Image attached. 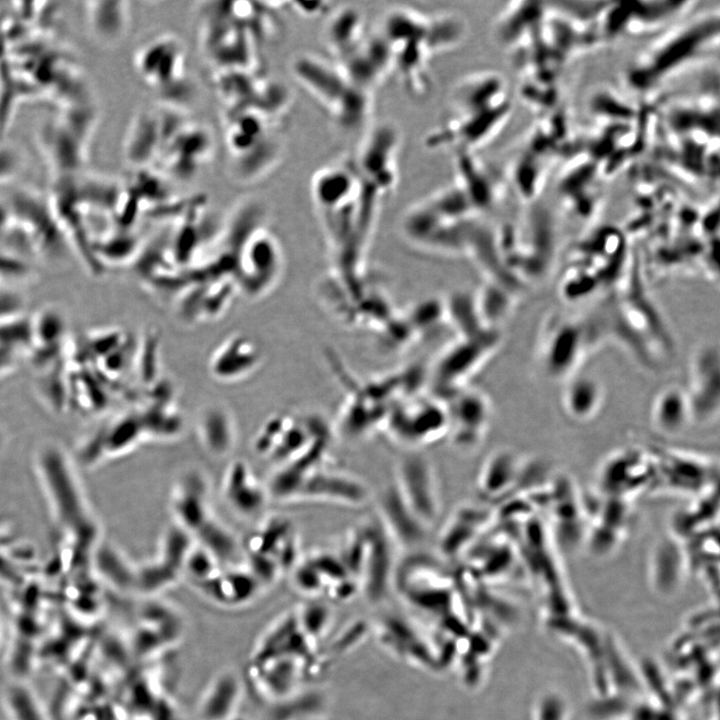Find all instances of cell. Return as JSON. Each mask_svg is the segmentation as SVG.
<instances>
[{
    "label": "cell",
    "instance_id": "cell-1",
    "mask_svg": "<svg viewBox=\"0 0 720 720\" xmlns=\"http://www.w3.org/2000/svg\"><path fill=\"white\" fill-rule=\"evenodd\" d=\"M380 33L392 55L393 74L408 94L423 97L432 86V61L463 42L467 25L452 13L394 7L385 15Z\"/></svg>",
    "mask_w": 720,
    "mask_h": 720
},
{
    "label": "cell",
    "instance_id": "cell-2",
    "mask_svg": "<svg viewBox=\"0 0 720 720\" xmlns=\"http://www.w3.org/2000/svg\"><path fill=\"white\" fill-rule=\"evenodd\" d=\"M33 469L54 524V539L94 554L101 529L75 457L60 443L45 440L33 453Z\"/></svg>",
    "mask_w": 720,
    "mask_h": 720
},
{
    "label": "cell",
    "instance_id": "cell-3",
    "mask_svg": "<svg viewBox=\"0 0 720 720\" xmlns=\"http://www.w3.org/2000/svg\"><path fill=\"white\" fill-rule=\"evenodd\" d=\"M290 71L342 130L357 132L370 126L374 92L353 81L334 61L300 53L292 58Z\"/></svg>",
    "mask_w": 720,
    "mask_h": 720
},
{
    "label": "cell",
    "instance_id": "cell-4",
    "mask_svg": "<svg viewBox=\"0 0 720 720\" xmlns=\"http://www.w3.org/2000/svg\"><path fill=\"white\" fill-rule=\"evenodd\" d=\"M185 49L176 36L163 34L145 43L135 55V66L144 81L178 107L193 94L185 75Z\"/></svg>",
    "mask_w": 720,
    "mask_h": 720
},
{
    "label": "cell",
    "instance_id": "cell-5",
    "mask_svg": "<svg viewBox=\"0 0 720 720\" xmlns=\"http://www.w3.org/2000/svg\"><path fill=\"white\" fill-rule=\"evenodd\" d=\"M394 486L417 518L430 529L441 512L437 476L431 462L421 455H406L396 466Z\"/></svg>",
    "mask_w": 720,
    "mask_h": 720
},
{
    "label": "cell",
    "instance_id": "cell-6",
    "mask_svg": "<svg viewBox=\"0 0 720 720\" xmlns=\"http://www.w3.org/2000/svg\"><path fill=\"white\" fill-rule=\"evenodd\" d=\"M239 258L242 289L252 297L268 292L277 283L282 253L276 237L260 226L246 236Z\"/></svg>",
    "mask_w": 720,
    "mask_h": 720
},
{
    "label": "cell",
    "instance_id": "cell-7",
    "mask_svg": "<svg viewBox=\"0 0 720 720\" xmlns=\"http://www.w3.org/2000/svg\"><path fill=\"white\" fill-rule=\"evenodd\" d=\"M379 514V523L395 546L414 548L426 539L429 528L403 501L394 484L382 492Z\"/></svg>",
    "mask_w": 720,
    "mask_h": 720
},
{
    "label": "cell",
    "instance_id": "cell-8",
    "mask_svg": "<svg viewBox=\"0 0 720 720\" xmlns=\"http://www.w3.org/2000/svg\"><path fill=\"white\" fill-rule=\"evenodd\" d=\"M261 359L262 353L254 340L244 335H235L215 350L209 369L215 379L234 382L253 373Z\"/></svg>",
    "mask_w": 720,
    "mask_h": 720
},
{
    "label": "cell",
    "instance_id": "cell-9",
    "mask_svg": "<svg viewBox=\"0 0 720 720\" xmlns=\"http://www.w3.org/2000/svg\"><path fill=\"white\" fill-rule=\"evenodd\" d=\"M370 528L371 532L365 535L366 539L363 543L359 574H361L366 593L377 598L386 593L388 580L392 577L393 553L391 549L395 545L380 523L379 527L371 526Z\"/></svg>",
    "mask_w": 720,
    "mask_h": 720
},
{
    "label": "cell",
    "instance_id": "cell-10",
    "mask_svg": "<svg viewBox=\"0 0 720 720\" xmlns=\"http://www.w3.org/2000/svg\"><path fill=\"white\" fill-rule=\"evenodd\" d=\"M367 34L361 10L353 6H343L328 14L323 41L331 60L340 61L353 52Z\"/></svg>",
    "mask_w": 720,
    "mask_h": 720
},
{
    "label": "cell",
    "instance_id": "cell-11",
    "mask_svg": "<svg viewBox=\"0 0 720 720\" xmlns=\"http://www.w3.org/2000/svg\"><path fill=\"white\" fill-rule=\"evenodd\" d=\"M714 354L712 348H703L695 357L693 384L691 392H687L693 421H709L718 412V383H713L718 377L713 376L718 365H713L718 361L713 359Z\"/></svg>",
    "mask_w": 720,
    "mask_h": 720
},
{
    "label": "cell",
    "instance_id": "cell-12",
    "mask_svg": "<svg viewBox=\"0 0 720 720\" xmlns=\"http://www.w3.org/2000/svg\"><path fill=\"white\" fill-rule=\"evenodd\" d=\"M165 143L162 115L144 111L135 117L125 144L128 161L137 167L160 155Z\"/></svg>",
    "mask_w": 720,
    "mask_h": 720
},
{
    "label": "cell",
    "instance_id": "cell-13",
    "mask_svg": "<svg viewBox=\"0 0 720 720\" xmlns=\"http://www.w3.org/2000/svg\"><path fill=\"white\" fill-rule=\"evenodd\" d=\"M304 495L345 503L361 505L367 498L364 485L352 475L338 471H315L300 486Z\"/></svg>",
    "mask_w": 720,
    "mask_h": 720
},
{
    "label": "cell",
    "instance_id": "cell-14",
    "mask_svg": "<svg viewBox=\"0 0 720 720\" xmlns=\"http://www.w3.org/2000/svg\"><path fill=\"white\" fill-rule=\"evenodd\" d=\"M242 694L241 681L233 671L218 674L207 687L198 707L199 720H229Z\"/></svg>",
    "mask_w": 720,
    "mask_h": 720
},
{
    "label": "cell",
    "instance_id": "cell-15",
    "mask_svg": "<svg viewBox=\"0 0 720 720\" xmlns=\"http://www.w3.org/2000/svg\"><path fill=\"white\" fill-rule=\"evenodd\" d=\"M281 153V140L267 133L248 150L231 156V175L240 183L253 182L273 168L280 159Z\"/></svg>",
    "mask_w": 720,
    "mask_h": 720
},
{
    "label": "cell",
    "instance_id": "cell-16",
    "mask_svg": "<svg viewBox=\"0 0 720 720\" xmlns=\"http://www.w3.org/2000/svg\"><path fill=\"white\" fill-rule=\"evenodd\" d=\"M651 420L664 435L680 434L693 421L687 392L676 387L661 391L653 402Z\"/></svg>",
    "mask_w": 720,
    "mask_h": 720
},
{
    "label": "cell",
    "instance_id": "cell-17",
    "mask_svg": "<svg viewBox=\"0 0 720 720\" xmlns=\"http://www.w3.org/2000/svg\"><path fill=\"white\" fill-rule=\"evenodd\" d=\"M87 9L90 29L98 42L114 45L126 35L130 16L127 2H91Z\"/></svg>",
    "mask_w": 720,
    "mask_h": 720
},
{
    "label": "cell",
    "instance_id": "cell-18",
    "mask_svg": "<svg viewBox=\"0 0 720 720\" xmlns=\"http://www.w3.org/2000/svg\"><path fill=\"white\" fill-rule=\"evenodd\" d=\"M207 595L226 605H241L250 601L260 588L253 574L242 572L216 573L200 581Z\"/></svg>",
    "mask_w": 720,
    "mask_h": 720
},
{
    "label": "cell",
    "instance_id": "cell-19",
    "mask_svg": "<svg viewBox=\"0 0 720 720\" xmlns=\"http://www.w3.org/2000/svg\"><path fill=\"white\" fill-rule=\"evenodd\" d=\"M225 494L230 504L245 515L256 513L265 502L264 490L241 462L235 463L228 471Z\"/></svg>",
    "mask_w": 720,
    "mask_h": 720
},
{
    "label": "cell",
    "instance_id": "cell-20",
    "mask_svg": "<svg viewBox=\"0 0 720 720\" xmlns=\"http://www.w3.org/2000/svg\"><path fill=\"white\" fill-rule=\"evenodd\" d=\"M297 660L294 657H278L254 663L257 667L254 678L259 689L271 697L285 696L292 691L299 680V667L294 663Z\"/></svg>",
    "mask_w": 720,
    "mask_h": 720
},
{
    "label": "cell",
    "instance_id": "cell-21",
    "mask_svg": "<svg viewBox=\"0 0 720 720\" xmlns=\"http://www.w3.org/2000/svg\"><path fill=\"white\" fill-rule=\"evenodd\" d=\"M517 468V459L512 452L495 451L487 457L479 471L477 482L480 494L486 498L498 497L513 483Z\"/></svg>",
    "mask_w": 720,
    "mask_h": 720
},
{
    "label": "cell",
    "instance_id": "cell-22",
    "mask_svg": "<svg viewBox=\"0 0 720 720\" xmlns=\"http://www.w3.org/2000/svg\"><path fill=\"white\" fill-rule=\"evenodd\" d=\"M67 360L37 371L35 390L41 402L51 412L63 414L70 411V395L67 376Z\"/></svg>",
    "mask_w": 720,
    "mask_h": 720
},
{
    "label": "cell",
    "instance_id": "cell-23",
    "mask_svg": "<svg viewBox=\"0 0 720 720\" xmlns=\"http://www.w3.org/2000/svg\"><path fill=\"white\" fill-rule=\"evenodd\" d=\"M603 401L601 385L593 378L583 377L571 382L563 394V406L574 420L591 419L600 409Z\"/></svg>",
    "mask_w": 720,
    "mask_h": 720
},
{
    "label": "cell",
    "instance_id": "cell-24",
    "mask_svg": "<svg viewBox=\"0 0 720 720\" xmlns=\"http://www.w3.org/2000/svg\"><path fill=\"white\" fill-rule=\"evenodd\" d=\"M456 512V511H455ZM481 511L472 506H463L457 510L443 531L439 541L442 552L454 556L470 543L481 526Z\"/></svg>",
    "mask_w": 720,
    "mask_h": 720
},
{
    "label": "cell",
    "instance_id": "cell-25",
    "mask_svg": "<svg viewBox=\"0 0 720 720\" xmlns=\"http://www.w3.org/2000/svg\"><path fill=\"white\" fill-rule=\"evenodd\" d=\"M201 433L205 445L214 453H225L232 443V425L228 414L219 407H210L201 417Z\"/></svg>",
    "mask_w": 720,
    "mask_h": 720
},
{
    "label": "cell",
    "instance_id": "cell-26",
    "mask_svg": "<svg viewBox=\"0 0 720 720\" xmlns=\"http://www.w3.org/2000/svg\"><path fill=\"white\" fill-rule=\"evenodd\" d=\"M5 702L12 720H45L40 707L25 687H9Z\"/></svg>",
    "mask_w": 720,
    "mask_h": 720
},
{
    "label": "cell",
    "instance_id": "cell-27",
    "mask_svg": "<svg viewBox=\"0 0 720 720\" xmlns=\"http://www.w3.org/2000/svg\"><path fill=\"white\" fill-rule=\"evenodd\" d=\"M33 275L32 265L0 252V286L11 287Z\"/></svg>",
    "mask_w": 720,
    "mask_h": 720
},
{
    "label": "cell",
    "instance_id": "cell-28",
    "mask_svg": "<svg viewBox=\"0 0 720 720\" xmlns=\"http://www.w3.org/2000/svg\"><path fill=\"white\" fill-rule=\"evenodd\" d=\"M24 298L9 286H0V322L24 314Z\"/></svg>",
    "mask_w": 720,
    "mask_h": 720
},
{
    "label": "cell",
    "instance_id": "cell-29",
    "mask_svg": "<svg viewBox=\"0 0 720 720\" xmlns=\"http://www.w3.org/2000/svg\"><path fill=\"white\" fill-rule=\"evenodd\" d=\"M27 353L16 347L0 345V381L12 375Z\"/></svg>",
    "mask_w": 720,
    "mask_h": 720
},
{
    "label": "cell",
    "instance_id": "cell-30",
    "mask_svg": "<svg viewBox=\"0 0 720 720\" xmlns=\"http://www.w3.org/2000/svg\"><path fill=\"white\" fill-rule=\"evenodd\" d=\"M293 9L304 17H318L330 13V3L324 1L293 2Z\"/></svg>",
    "mask_w": 720,
    "mask_h": 720
},
{
    "label": "cell",
    "instance_id": "cell-31",
    "mask_svg": "<svg viewBox=\"0 0 720 720\" xmlns=\"http://www.w3.org/2000/svg\"><path fill=\"white\" fill-rule=\"evenodd\" d=\"M12 537L11 525L7 519L0 516V543Z\"/></svg>",
    "mask_w": 720,
    "mask_h": 720
},
{
    "label": "cell",
    "instance_id": "cell-32",
    "mask_svg": "<svg viewBox=\"0 0 720 720\" xmlns=\"http://www.w3.org/2000/svg\"><path fill=\"white\" fill-rule=\"evenodd\" d=\"M5 444H6V437H5L3 431H2L1 428H0V451H2V449H3L4 446H5Z\"/></svg>",
    "mask_w": 720,
    "mask_h": 720
}]
</instances>
